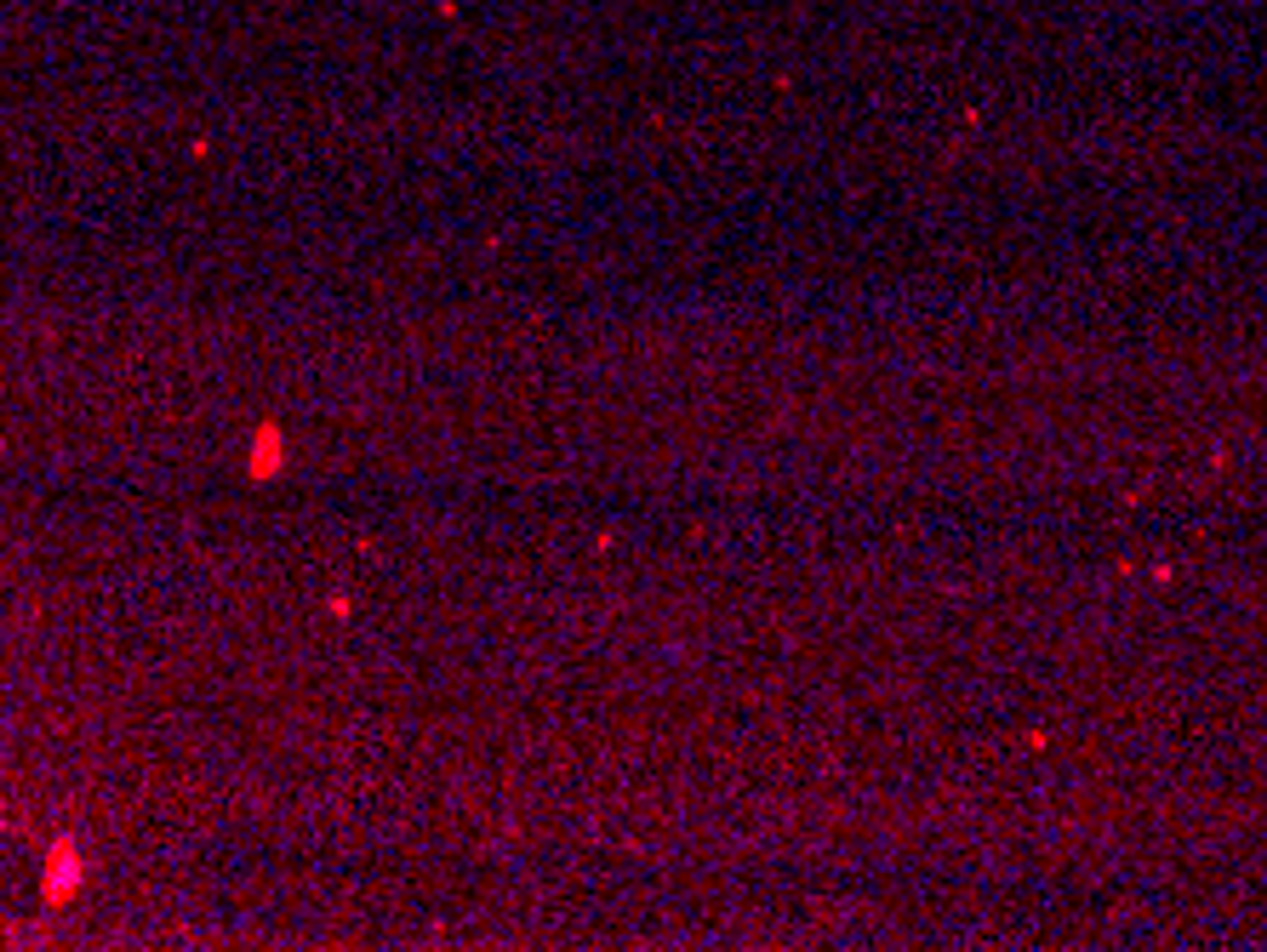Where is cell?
Here are the masks:
<instances>
[{
	"instance_id": "obj_1",
	"label": "cell",
	"mask_w": 1267,
	"mask_h": 952,
	"mask_svg": "<svg viewBox=\"0 0 1267 952\" xmlns=\"http://www.w3.org/2000/svg\"><path fill=\"white\" fill-rule=\"evenodd\" d=\"M80 884H86V861H80V850L69 845V838H57L52 855H47V878H40V890H47L52 906H63Z\"/></svg>"
},
{
	"instance_id": "obj_2",
	"label": "cell",
	"mask_w": 1267,
	"mask_h": 952,
	"mask_svg": "<svg viewBox=\"0 0 1267 952\" xmlns=\"http://www.w3.org/2000/svg\"><path fill=\"white\" fill-rule=\"evenodd\" d=\"M280 462H286V434H280V428H257L252 456H246L252 479H274V474H280Z\"/></svg>"
}]
</instances>
